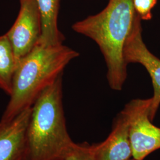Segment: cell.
Here are the masks:
<instances>
[{
    "mask_svg": "<svg viewBox=\"0 0 160 160\" xmlns=\"http://www.w3.org/2000/svg\"><path fill=\"white\" fill-rule=\"evenodd\" d=\"M137 14L133 0H109L102 11L75 23L72 29L96 43L108 68L110 88L120 91L127 77L123 48Z\"/></svg>",
    "mask_w": 160,
    "mask_h": 160,
    "instance_id": "6da1fadb",
    "label": "cell"
},
{
    "mask_svg": "<svg viewBox=\"0 0 160 160\" xmlns=\"http://www.w3.org/2000/svg\"><path fill=\"white\" fill-rule=\"evenodd\" d=\"M79 55L63 44L48 46L38 44L20 59L13 77L10 99L0 123L10 121L32 107L41 93L63 74L68 64Z\"/></svg>",
    "mask_w": 160,
    "mask_h": 160,
    "instance_id": "7a4b0ae2",
    "label": "cell"
},
{
    "mask_svg": "<svg viewBox=\"0 0 160 160\" xmlns=\"http://www.w3.org/2000/svg\"><path fill=\"white\" fill-rule=\"evenodd\" d=\"M62 75L41 93L32 106L22 160H63L75 144L66 126Z\"/></svg>",
    "mask_w": 160,
    "mask_h": 160,
    "instance_id": "3957f363",
    "label": "cell"
},
{
    "mask_svg": "<svg viewBox=\"0 0 160 160\" xmlns=\"http://www.w3.org/2000/svg\"><path fill=\"white\" fill-rule=\"evenodd\" d=\"M151 98L132 100L122 110L126 114L129 127L133 158L143 160L160 148V128L149 118Z\"/></svg>",
    "mask_w": 160,
    "mask_h": 160,
    "instance_id": "277c9868",
    "label": "cell"
},
{
    "mask_svg": "<svg viewBox=\"0 0 160 160\" xmlns=\"http://www.w3.org/2000/svg\"><path fill=\"white\" fill-rule=\"evenodd\" d=\"M141 20L137 14L125 43L123 57L127 65L131 63L142 65L151 77L154 94L151 97L149 118L153 121L160 105V59L149 51L143 42Z\"/></svg>",
    "mask_w": 160,
    "mask_h": 160,
    "instance_id": "5b68a950",
    "label": "cell"
},
{
    "mask_svg": "<svg viewBox=\"0 0 160 160\" xmlns=\"http://www.w3.org/2000/svg\"><path fill=\"white\" fill-rule=\"evenodd\" d=\"M17 19L6 33L18 61L32 51L40 41L42 26L36 0H23Z\"/></svg>",
    "mask_w": 160,
    "mask_h": 160,
    "instance_id": "8992f818",
    "label": "cell"
},
{
    "mask_svg": "<svg viewBox=\"0 0 160 160\" xmlns=\"http://www.w3.org/2000/svg\"><path fill=\"white\" fill-rule=\"evenodd\" d=\"M93 154L94 160H129L132 157L128 120L123 110L116 118L108 138L93 145Z\"/></svg>",
    "mask_w": 160,
    "mask_h": 160,
    "instance_id": "52a82bcc",
    "label": "cell"
},
{
    "mask_svg": "<svg viewBox=\"0 0 160 160\" xmlns=\"http://www.w3.org/2000/svg\"><path fill=\"white\" fill-rule=\"evenodd\" d=\"M32 107L12 120L0 123V160H22Z\"/></svg>",
    "mask_w": 160,
    "mask_h": 160,
    "instance_id": "ba28073f",
    "label": "cell"
},
{
    "mask_svg": "<svg viewBox=\"0 0 160 160\" xmlns=\"http://www.w3.org/2000/svg\"><path fill=\"white\" fill-rule=\"evenodd\" d=\"M40 12L42 33L39 44L55 46L63 44L65 37L58 29L60 0H36Z\"/></svg>",
    "mask_w": 160,
    "mask_h": 160,
    "instance_id": "9c48e42d",
    "label": "cell"
},
{
    "mask_svg": "<svg viewBox=\"0 0 160 160\" xmlns=\"http://www.w3.org/2000/svg\"><path fill=\"white\" fill-rule=\"evenodd\" d=\"M18 62L7 34L0 36V89L9 96Z\"/></svg>",
    "mask_w": 160,
    "mask_h": 160,
    "instance_id": "30bf717a",
    "label": "cell"
},
{
    "mask_svg": "<svg viewBox=\"0 0 160 160\" xmlns=\"http://www.w3.org/2000/svg\"><path fill=\"white\" fill-rule=\"evenodd\" d=\"M63 160H94L93 145L75 143Z\"/></svg>",
    "mask_w": 160,
    "mask_h": 160,
    "instance_id": "8fae6325",
    "label": "cell"
},
{
    "mask_svg": "<svg viewBox=\"0 0 160 160\" xmlns=\"http://www.w3.org/2000/svg\"><path fill=\"white\" fill-rule=\"evenodd\" d=\"M157 2V0H133L135 10L141 20L152 18L151 11Z\"/></svg>",
    "mask_w": 160,
    "mask_h": 160,
    "instance_id": "7c38bea8",
    "label": "cell"
},
{
    "mask_svg": "<svg viewBox=\"0 0 160 160\" xmlns=\"http://www.w3.org/2000/svg\"><path fill=\"white\" fill-rule=\"evenodd\" d=\"M135 160V159H133H133H131H131H130V160Z\"/></svg>",
    "mask_w": 160,
    "mask_h": 160,
    "instance_id": "4fadbf2b",
    "label": "cell"
},
{
    "mask_svg": "<svg viewBox=\"0 0 160 160\" xmlns=\"http://www.w3.org/2000/svg\"><path fill=\"white\" fill-rule=\"evenodd\" d=\"M23 1V0H20V1Z\"/></svg>",
    "mask_w": 160,
    "mask_h": 160,
    "instance_id": "5bb4252c",
    "label": "cell"
}]
</instances>
